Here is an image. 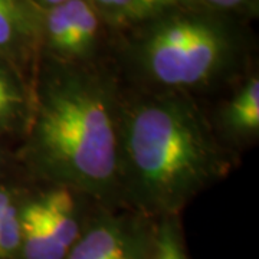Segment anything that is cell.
Here are the masks:
<instances>
[{
	"label": "cell",
	"mask_w": 259,
	"mask_h": 259,
	"mask_svg": "<svg viewBox=\"0 0 259 259\" xmlns=\"http://www.w3.org/2000/svg\"><path fill=\"white\" fill-rule=\"evenodd\" d=\"M19 161L39 186H64L102 206H124L120 125L124 93L88 66L52 62L37 72Z\"/></svg>",
	"instance_id": "6da1fadb"
},
{
	"label": "cell",
	"mask_w": 259,
	"mask_h": 259,
	"mask_svg": "<svg viewBox=\"0 0 259 259\" xmlns=\"http://www.w3.org/2000/svg\"><path fill=\"white\" fill-rule=\"evenodd\" d=\"M219 140L190 94L124 93L120 125L122 204L151 216L180 214L232 170Z\"/></svg>",
	"instance_id": "7a4b0ae2"
},
{
	"label": "cell",
	"mask_w": 259,
	"mask_h": 259,
	"mask_svg": "<svg viewBox=\"0 0 259 259\" xmlns=\"http://www.w3.org/2000/svg\"><path fill=\"white\" fill-rule=\"evenodd\" d=\"M233 52V39L221 22L180 13L153 23L136 47V65L147 91L190 94L219 82Z\"/></svg>",
	"instance_id": "3957f363"
},
{
	"label": "cell",
	"mask_w": 259,
	"mask_h": 259,
	"mask_svg": "<svg viewBox=\"0 0 259 259\" xmlns=\"http://www.w3.org/2000/svg\"><path fill=\"white\" fill-rule=\"evenodd\" d=\"M95 202L64 186L29 189L20 204L16 259H65L81 238Z\"/></svg>",
	"instance_id": "277c9868"
},
{
	"label": "cell",
	"mask_w": 259,
	"mask_h": 259,
	"mask_svg": "<svg viewBox=\"0 0 259 259\" xmlns=\"http://www.w3.org/2000/svg\"><path fill=\"white\" fill-rule=\"evenodd\" d=\"M156 218L127 206L95 204L65 259H148Z\"/></svg>",
	"instance_id": "5b68a950"
},
{
	"label": "cell",
	"mask_w": 259,
	"mask_h": 259,
	"mask_svg": "<svg viewBox=\"0 0 259 259\" xmlns=\"http://www.w3.org/2000/svg\"><path fill=\"white\" fill-rule=\"evenodd\" d=\"M42 44V10L30 0H0V59L23 76Z\"/></svg>",
	"instance_id": "8992f818"
},
{
	"label": "cell",
	"mask_w": 259,
	"mask_h": 259,
	"mask_svg": "<svg viewBox=\"0 0 259 259\" xmlns=\"http://www.w3.org/2000/svg\"><path fill=\"white\" fill-rule=\"evenodd\" d=\"M213 124L219 140L228 148L252 144L259 137V78L250 75L223 102Z\"/></svg>",
	"instance_id": "52a82bcc"
},
{
	"label": "cell",
	"mask_w": 259,
	"mask_h": 259,
	"mask_svg": "<svg viewBox=\"0 0 259 259\" xmlns=\"http://www.w3.org/2000/svg\"><path fill=\"white\" fill-rule=\"evenodd\" d=\"M32 111L30 83L0 59V136L19 133L23 136Z\"/></svg>",
	"instance_id": "ba28073f"
},
{
	"label": "cell",
	"mask_w": 259,
	"mask_h": 259,
	"mask_svg": "<svg viewBox=\"0 0 259 259\" xmlns=\"http://www.w3.org/2000/svg\"><path fill=\"white\" fill-rule=\"evenodd\" d=\"M148 259H190L180 214L156 218Z\"/></svg>",
	"instance_id": "9c48e42d"
},
{
	"label": "cell",
	"mask_w": 259,
	"mask_h": 259,
	"mask_svg": "<svg viewBox=\"0 0 259 259\" xmlns=\"http://www.w3.org/2000/svg\"><path fill=\"white\" fill-rule=\"evenodd\" d=\"M28 190L29 187L25 186L0 180V222L10 210H13L23 200Z\"/></svg>",
	"instance_id": "30bf717a"
},
{
	"label": "cell",
	"mask_w": 259,
	"mask_h": 259,
	"mask_svg": "<svg viewBox=\"0 0 259 259\" xmlns=\"http://www.w3.org/2000/svg\"><path fill=\"white\" fill-rule=\"evenodd\" d=\"M207 5H210L212 8H216V9H236L242 5H245L246 0H204Z\"/></svg>",
	"instance_id": "8fae6325"
},
{
	"label": "cell",
	"mask_w": 259,
	"mask_h": 259,
	"mask_svg": "<svg viewBox=\"0 0 259 259\" xmlns=\"http://www.w3.org/2000/svg\"><path fill=\"white\" fill-rule=\"evenodd\" d=\"M35 6H37L40 10H45L49 9V8H52V6H56V5H59V3H64L66 0H30Z\"/></svg>",
	"instance_id": "7c38bea8"
},
{
	"label": "cell",
	"mask_w": 259,
	"mask_h": 259,
	"mask_svg": "<svg viewBox=\"0 0 259 259\" xmlns=\"http://www.w3.org/2000/svg\"><path fill=\"white\" fill-rule=\"evenodd\" d=\"M3 164H5V158H3V153H2V148H0V171L3 168Z\"/></svg>",
	"instance_id": "4fadbf2b"
}]
</instances>
